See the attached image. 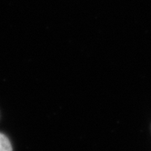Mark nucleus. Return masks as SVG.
I'll use <instances>...</instances> for the list:
<instances>
[{"label": "nucleus", "instance_id": "nucleus-1", "mask_svg": "<svg viewBox=\"0 0 151 151\" xmlns=\"http://www.w3.org/2000/svg\"><path fill=\"white\" fill-rule=\"evenodd\" d=\"M0 151H12V146L8 138L0 133Z\"/></svg>", "mask_w": 151, "mask_h": 151}]
</instances>
